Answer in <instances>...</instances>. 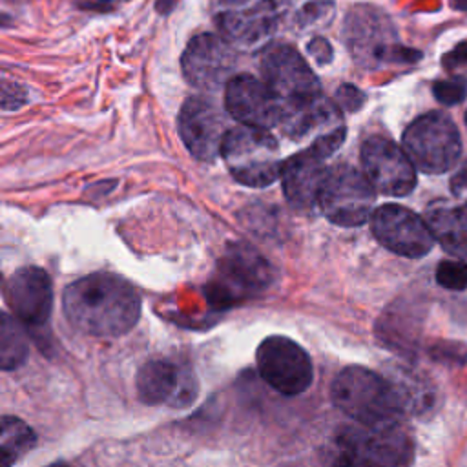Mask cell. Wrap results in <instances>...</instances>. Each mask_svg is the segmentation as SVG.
<instances>
[{
	"mask_svg": "<svg viewBox=\"0 0 467 467\" xmlns=\"http://www.w3.org/2000/svg\"><path fill=\"white\" fill-rule=\"evenodd\" d=\"M62 308L77 330L97 337H117L139 321L140 296L124 277L95 272L67 285Z\"/></svg>",
	"mask_w": 467,
	"mask_h": 467,
	"instance_id": "cell-1",
	"label": "cell"
},
{
	"mask_svg": "<svg viewBox=\"0 0 467 467\" xmlns=\"http://www.w3.org/2000/svg\"><path fill=\"white\" fill-rule=\"evenodd\" d=\"M334 467H407L412 441L398 421L383 425H343L330 445Z\"/></svg>",
	"mask_w": 467,
	"mask_h": 467,
	"instance_id": "cell-2",
	"label": "cell"
},
{
	"mask_svg": "<svg viewBox=\"0 0 467 467\" xmlns=\"http://www.w3.org/2000/svg\"><path fill=\"white\" fill-rule=\"evenodd\" d=\"M330 398L339 410L363 425L394 423L403 412L392 383L358 365L343 368L334 378Z\"/></svg>",
	"mask_w": 467,
	"mask_h": 467,
	"instance_id": "cell-3",
	"label": "cell"
},
{
	"mask_svg": "<svg viewBox=\"0 0 467 467\" xmlns=\"http://www.w3.org/2000/svg\"><path fill=\"white\" fill-rule=\"evenodd\" d=\"M221 157L232 177L250 188H263L281 177L279 146L266 128L239 124L226 131Z\"/></svg>",
	"mask_w": 467,
	"mask_h": 467,
	"instance_id": "cell-4",
	"label": "cell"
},
{
	"mask_svg": "<svg viewBox=\"0 0 467 467\" xmlns=\"http://www.w3.org/2000/svg\"><path fill=\"white\" fill-rule=\"evenodd\" d=\"M345 44L354 60L367 69H379L387 64L407 60L398 38L396 26L387 13L374 5H356L343 24Z\"/></svg>",
	"mask_w": 467,
	"mask_h": 467,
	"instance_id": "cell-5",
	"label": "cell"
},
{
	"mask_svg": "<svg viewBox=\"0 0 467 467\" xmlns=\"http://www.w3.org/2000/svg\"><path fill=\"white\" fill-rule=\"evenodd\" d=\"M403 150L421 171L443 173L456 164L462 139L456 124L445 113L431 111L409 124L403 133Z\"/></svg>",
	"mask_w": 467,
	"mask_h": 467,
	"instance_id": "cell-6",
	"label": "cell"
},
{
	"mask_svg": "<svg viewBox=\"0 0 467 467\" xmlns=\"http://www.w3.org/2000/svg\"><path fill=\"white\" fill-rule=\"evenodd\" d=\"M265 84L279 100L281 111L319 99L321 84L305 58L288 44H268L259 60Z\"/></svg>",
	"mask_w": 467,
	"mask_h": 467,
	"instance_id": "cell-7",
	"label": "cell"
},
{
	"mask_svg": "<svg viewBox=\"0 0 467 467\" xmlns=\"http://www.w3.org/2000/svg\"><path fill=\"white\" fill-rule=\"evenodd\" d=\"M374 186L365 173L352 166L339 164L327 171L317 202L323 215L337 226H359L372 217Z\"/></svg>",
	"mask_w": 467,
	"mask_h": 467,
	"instance_id": "cell-8",
	"label": "cell"
},
{
	"mask_svg": "<svg viewBox=\"0 0 467 467\" xmlns=\"http://www.w3.org/2000/svg\"><path fill=\"white\" fill-rule=\"evenodd\" d=\"M343 139L345 128L337 126L317 137L308 150H303L283 162V193L294 208L308 210L314 206L328 171L325 168V159L343 144Z\"/></svg>",
	"mask_w": 467,
	"mask_h": 467,
	"instance_id": "cell-9",
	"label": "cell"
},
{
	"mask_svg": "<svg viewBox=\"0 0 467 467\" xmlns=\"http://www.w3.org/2000/svg\"><path fill=\"white\" fill-rule=\"evenodd\" d=\"M255 361L261 378L285 396L301 394L312 383V361L290 337L270 336L263 339L257 347Z\"/></svg>",
	"mask_w": 467,
	"mask_h": 467,
	"instance_id": "cell-10",
	"label": "cell"
},
{
	"mask_svg": "<svg viewBox=\"0 0 467 467\" xmlns=\"http://www.w3.org/2000/svg\"><path fill=\"white\" fill-rule=\"evenodd\" d=\"M272 281L266 259L246 243H230L219 261L217 279L212 283V299L230 305L234 299L250 297Z\"/></svg>",
	"mask_w": 467,
	"mask_h": 467,
	"instance_id": "cell-11",
	"label": "cell"
},
{
	"mask_svg": "<svg viewBox=\"0 0 467 467\" xmlns=\"http://www.w3.org/2000/svg\"><path fill=\"white\" fill-rule=\"evenodd\" d=\"M361 164L376 192L401 197L416 186V166L403 148L385 137H370L361 146Z\"/></svg>",
	"mask_w": 467,
	"mask_h": 467,
	"instance_id": "cell-12",
	"label": "cell"
},
{
	"mask_svg": "<svg viewBox=\"0 0 467 467\" xmlns=\"http://www.w3.org/2000/svg\"><path fill=\"white\" fill-rule=\"evenodd\" d=\"M370 228L387 250L403 257H421L436 241L427 221L400 204L376 208L370 217Z\"/></svg>",
	"mask_w": 467,
	"mask_h": 467,
	"instance_id": "cell-13",
	"label": "cell"
},
{
	"mask_svg": "<svg viewBox=\"0 0 467 467\" xmlns=\"http://www.w3.org/2000/svg\"><path fill=\"white\" fill-rule=\"evenodd\" d=\"M219 11L215 22L223 38L232 46L250 47L265 42L277 26L274 0H215Z\"/></svg>",
	"mask_w": 467,
	"mask_h": 467,
	"instance_id": "cell-14",
	"label": "cell"
},
{
	"mask_svg": "<svg viewBox=\"0 0 467 467\" xmlns=\"http://www.w3.org/2000/svg\"><path fill=\"white\" fill-rule=\"evenodd\" d=\"M182 73L184 78L206 91H213L223 84H228L235 66V55L232 46L210 33L193 36L182 53Z\"/></svg>",
	"mask_w": 467,
	"mask_h": 467,
	"instance_id": "cell-15",
	"label": "cell"
},
{
	"mask_svg": "<svg viewBox=\"0 0 467 467\" xmlns=\"http://www.w3.org/2000/svg\"><path fill=\"white\" fill-rule=\"evenodd\" d=\"M5 301L18 321L27 327H42L51 314L53 286L46 270L24 266L13 272L4 286Z\"/></svg>",
	"mask_w": 467,
	"mask_h": 467,
	"instance_id": "cell-16",
	"label": "cell"
},
{
	"mask_svg": "<svg viewBox=\"0 0 467 467\" xmlns=\"http://www.w3.org/2000/svg\"><path fill=\"white\" fill-rule=\"evenodd\" d=\"M226 111L241 124L272 128L281 122V106L272 89L250 75H235L224 88Z\"/></svg>",
	"mask_w": 467,
	"mask_h": 467,
	"instance_id": "cell-17",
	"label": "cell"
},
{
	"mask_svg": "<svg viewBox=\"0 0 467 467\" xmlns=\"http://www.w3.org/2000/svg\"><path fill=\"white\" fill-rule=\"evenodd\" d=\"M179 133L188 151L199 161H213L224 140V122L219 109L201 97L188 99L179 113Z\"/></svg>",
	"mask_w": 467,
	"mask_h": 467,
	"instance_id": "cell-18",
	"label": "cell"
},
{
	"mask_svg": "<svg viewBox=\"0 0 467 467\" xmlns=\"http://www.w3.org/2000/svg\"><path fill=\"white\" fill-rule=\"evenodd\" d=\"M190 390H197L195 383L190 385V374L168 359H151L137 374V394L146 405L188 403L195 394Z\"/></svg>",
	"mask_w": 467,
	"mask_h": 467,
	"instance_id": "cell-19",
	"label": "cell"
},
{
	"mask_svg": "<svg viewBox=\"0 0 467 467\" xmlns=\"http://www.w3.org/2000/svg\"><path fill=\"white\" fill-rule=\"evenodd\" d=\"M434 239L451 254L467 259V212L454 206H434L425 217Z\"/></svg>",
	"mask_w": 467,
	"mask_h": 467,
	"instance_id": "cell-20",
	"label": "cell"
},
{
	"mask_svg": "<svg viewBox=\"0 0 467 467\" xmlns=\"http://www.w3.org/2000/svg\"><path fill=\"white\" fill-rule=\"evenodd\" d=\"M36 443L33 429L16 416L2 418V440H0V460L2 467H13L26 452Z\"/></svg>",
	"mask_w": 467,
	"mask_h": 467,
	"instance_id": "cell-21",
	"label": "cell"
},
{
	"mask_svg": "<svg viewBox=\"0 0 467 467\" xmlns=\"http://www.w3.org/2000/svg\"><path fill=\"white\" fill-rule=\"evenodd\" d=\"M389 381L392 383L403 410L423 412L432 407L434 392L425 379H421L407 370H398L396 376H392Z\"/></svg>",
	"mask_w": 467,
	"mask_h": 467,
	"instance_id": "cell-22",
	"label": "cell"
},
{
	"mask_svg": "<svg viewBox=\"0 0 467 467\" xmlns=\"http://www.w3.org/2000/svg\"><path fill=\"white\" fill-rule=\"evenodd\" d=\"M27 358V339L18 323L7 314H2L0 321V359L2 368L11 370L20 367Z\"/></svg>",
	"mask_w": 467,
	"mask_h": 467,
	"instance_id": "cell-23",
	"label": "cell"
},
{
	"mask_svg": "<svg viewBox=\"0 0 467 467\" xmlns=\"http://www.w3.org/2000/svg\"><path fill=\"white\" fill-rule=\"evenodd\" d=\"M436 281L449 290H465L467 265L463 261H441L436 268Z\"/></svg>",
	"mask_w": 467,
	"mask_h": 467,
	"instance_id": "cell-24",
	"label": "cell"
},
{
	"mask_svg": "<svg viewBox=\"0 0 467 467\" xmlns=\"http://www.w3.org/2000/svg\"><path fill=\"white\" fill-rule=\"evenodd\" d=\"M465 95V84L460 80H443L434 84V97L443 104H456Z\"/></svg>",
	"mask_w": 467,
	"mask_h": 467,
	"instance_id": "cell-25",
	"label": "cell"
},
{
	"mask_svg": "<svg viewBox=\"0 0 467 467\" xmlns=\"http://www.w3.org/2000/svg\"><path fill=\"white\" fill-rule=\"evenodd\" d=\"M434 359L441 363L460 365L465 359V348L460 343H440L432 348Z\"/></svg>",
	"mask_w": 467,
	"mask_h": 467,
	"instance_id": "cell-26",
	"label": "cell"
},
{
	"mask_svg": "<svg viewBox=\"0 0 467 467\" xmlns=\"http://www.w3.org/2000/svg\"><path fill=\"white\" fill-rule=\"evenodd\" d=\"M337 99H339V102H341L347 109L356 111V109L361 108L365 97H363V93H361L356 86L345 84V86H341V89L337 91Z\"/></svg>",
	"mask_w": 467,
	"mask_h": 467,
	"instance_id": "cell-27",
	"label": "cell"
},
{
	"mask_svg": "<svg viewBox=\"0 0 467 467\" xmlns=\"http://www.w3.org/2000/svg\"><path fill=\"white\" fill-rule=\"evenodd\" d=\"M451 190L458 197H465L467 201V161L460 166V170L451 179Z\"/></svg>",
	"mask_w": 467,
	"mask_h": 467,
	"instance_id": "cell-28",
	"label": "cell"
},
{
	"mask_svg": "<svg viewBox=\"0 0 467 467\" xmlns=\"http://www.w3.org/2000/svg\"><path fill=\"white\" fill-rule=\"evenodd\" d=\"M308 51H310V55H312L317 62H323V64L328 62L330 57H332V49H330L328 42L323 40V38H314V40L310 42V46H308Z\"/></svg>",
	"mask_w": 467,
	"mask_h": 467,
	"instance_id": "cell-29",
	"label": "cell"
},
{
	"mask_svg": "<svg viewBox=\"0 0 467 467\" xmlns=\"http://www.w3.org/2000/svg\"><path fill=\"white\" fill-rule=\"evenodd\" d=\"M463 62H467V42L460 44V46H458L452 53H449L447 58L443 60V64H447L449 67L458 66V64H463Z\"/></svg>",
	"mask_w": 467,
	"mask_h": 467,
	"instance_id": "cell-30",
	"label": "cell"
},
{
	"mask_svg": "<svg viewBox=\"0 0 467 467\" xmlns=\"http://www.w3.org/2000/svg\"><path fill=\"white\" fill-rule=\"evenodd\" d=\"M452 4L456 7H462V9H467V0H452Z\"/></svg>",
	"mask_w": 467,
	"mask_h": 467,
	"instance_id": "cell-31",
	"label": "cell"
},
{
	"mask_svg": "<svg viewBox=\"0 0 467 467\" xmlns=\"http://www.w3.org/2000/svg\"><path fill=\"white\" fill-rule=\"evenodd\" d=\"M49 467H71V465H67V463H53Z\"/></svg>",
	"mask_w": 467,
	"mask_h": 467,
	"instance_id": "cell-32",
	"label": "cell"
},
{
	"mask_svg": "<svg viewBox=\"0 0 467 467\" xmlns=\"http://www.w3.org/2000/svg\"><path fill=\"white\" fill-rule=\"evenodd\" d=\"M465 122H467V113H465Z\"/></svg>",
	"mask_w": 467,
	"mask_h": 467,
	"instance_id": "cell-33",
	"label": "cell"
},
{
	"mask_svg": "<svg viewBox=\"0 0 467 467\" xmlns=\"http://www.w3.org/2000/svg\"><path fill=\"white\" fill-rule=\"evenodd\" d=\"M465 208H467V201H465Z\"/></svg>",
	"mask_w": 467,
	"mask_h": 467,
	"instance_id": "cell-34",
	"label": "cell"
}]
</instances>
